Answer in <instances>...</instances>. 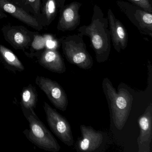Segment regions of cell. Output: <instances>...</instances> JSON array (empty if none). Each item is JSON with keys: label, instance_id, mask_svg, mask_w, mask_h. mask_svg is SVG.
<instances>
[{"label": "cell", "instance_id": "1", "mask_svg": "<svg viewBox=\"0 0 152 152\" xmlns=\"http://www.w3.org/2000/svg\"><path fill=\"white\" fill-rule=\"evenodd\" d=\"M108 27L107 18L104 17L100 7L95 5L91 23L80 26L78 29V35L89 38L91 48L99 63L105 62L110 56L111 39Z\"/></svg>", "mask_w": 152, "mask_h": 152}, {"label": "cell", "instance_id": "2", "mask_svg": "<svg viewBox=\"0 0 152 152\" xmlns=\"http://www.w3.org/2000/svg\"><path fill=\"white\" fill-rule=\"evenodd\" d=\"M103 91L107 100L115 126L119 130L122 129L129 118L133 100V96L125 88L118 91L107 77L102 82Z\"/></svg>", "mask_w": 152, "mask_h": 152}, {"label": "cell", "instance_id": "3", "mask_svg": "<svg viewBox=\"0 0 152 152\" xmlns=\"http://www.w3.org/2000/svg\"><path fill=\"white\" fill-rule=\"evenodd\" d=\"M22 111L29 122V129L23 132L26 138L41 149L50 152H58L61 148L60 145L36 115L34 110L22 108Z\"/></svg>", "mask_w": 152, "mask_h": 152}, {"label": "cell", "instance_id": "4", "mask_svg": "<svg viewBox=\"0 0 152 152\" xmlns=\"http://www.w3.org/2000/svg\"><path fill=\"white\" fill-rule=\"evenodd\" d=\"M63 53L70 64L84 70L93 66V60L88 52L82 37L80 35H68L59 39Z\"/></svg>", "mask_w": 152, "mask_h": 152}, {"label": "cell", "instance_id": "5", "mask_svg": "<svg viewBox=\"0 0 152 152\" xmlns=\"http://www.w3.org/2000/svg\"><path fill=\"white\" fill-rule=\"evenodd\" d=\"M116 5L140 33L152 37V13L121 0L117 1Z\"/></svg>", "mask_w": 152, "mask_h": 152}, {"label": "cell", "instance_id": "6", "mask_svg": "<svg viewBox=\"0 0 152 152\" xmlns=\"http://www.w3.org/2000/svg\"><path fill=\"white\" fill-rule=\"evenodd\" d=\"M43 108L48 124L53 133L66 145H73L74 140L72 129L67 120L47 102H44Z\"/></svg>", "mask_w": 152, "mask_h": 152}, {"label": "cell", "instance_id": "7", "mask_svg": "<svg viewBox=\"0 0 152 152\" xmlns=\"http://www.w3.org/2000/svg\"><path fill=\"white\" fill-rule=\"evenodd\" d=\"M35 83L55 107L62 111L66 110L68 104L67 95L58 83L49 78L39 75L36 77Z\"/></svg>", "mask_w": 152, "mask_h": 152}, {"label": "cell", "instance_id": "8", "mask_svg": "<svg viewBox=\"0 0 152 152\" xmlns=\"http://www.w3.org/2000/svg\"><path fill=\"white\" fill-rule=\"evenodd\" d=\"M4 39L14 49L24 52L29 49L35 34L23 26L7 25L1 29Z\"/></svg>", "mask_w": 152, "mask_h": 152}, {"label": "cell", "instance_id": "9", "mask_svg": "<svg viewBox=\"0 0 152 152\" xmlns=\"http://www.w3.org/2000/svg\"><path fill=\"white\" fill-rule=\"evenodd\" d=\"M0 10L38 31L44 28L38 18L29 13L14 0H0Z\"/></svg>", "mask_w": 152, "mask_h": 152}, {"label": "cell", "instance_id": "10", "mask_svg": "<svg viewBox=\"0 0 152 152\" xmlns=\"http://www.w3.org/2000/svg\"><path fill=\"white\" fill-rule=\"evenodd\" d=\"M140 134L137 138L138 152H150L152 139V103H150L138 119Z\"/></svg>", "mask_w": 152, "mask_h": 152}, {"label": "cell", "instance_id": "11", "mask_svg": "<svg viewBox=\"0 0 152 152\" xmlns=\"http://www.w3.org/2000/svg\"><path fill=\"white\" fill-rule=\"evenodd\" d=\"M82 137L76 142L78 152H94L99 148L104 139V132L94 129L92 127L82 124L80 126Z\"/></svg>", "mask_w": 152, "mask_h": 152}, {"label": "cell", "instance_id": "12", "mask_svg": "<svg viewBox=\"0 0 152 152\" xmlns=\"http://www.w3.org/2000/svg\"><path fill=\"white\" fill-rule=\"evenodd\" d=\"M82 4L73 1L64 6L59 11L60 16L57 28L61 31H72L76 29L80 23V15L79 10Z\"/></svg>", "mask_w": 152, "mask_h": 152}, {"label": "cell", "instance_id": "13", "mask_svg": "<svg viewBox=\"0 0 152 152\" xmlns=\"http://www.w3.org/2000/svg\"><path fill=\"white\" fill-rule=\"evenodd\" d=\"M107 19L113 46L120 53L127 48L129 39L128 32L121 21L115 17L111 9H108L107 11Z\"/></svg>", "mask_w": 152, "mask_h": 152}, {"label": "cell", "instance_id": "14", "mask_svg": "<svg viewBox=\"0 0 152 152\" xmlns=\"http://www.w3.org/2000/svg\"><path fill=\"white\" fill-rule=\"evenodd\" d=\"M35 57L39 64L49 71L58 74L66 71L64 59L55 48H46Z\"/></svg>", "mask_w": 152, "mask_h": 152}, {"label": "cell", "instance_id": "15", "mask_svg": "<svg viewBox=\"0 0 152 152\" xmlns=\"http://www.w3.org/2000/svg\"><path fill=\"white\" fill-rule=\"evenodd\" d=\"M0 60L8 69L15 72L24 71V66L14 52L5 46L0 44Z\"/></svg>", "mask_w": 152, "mask_h": 152}, {"label": "cell", "instance_id": "16", "mask_svg": "<svg viewBox=\"0 0 152 152\" xmlns=\"http://www.w3.org/2000/svg\"><path fill=\"white\" fill-rule=\"evenodd\" d=\"M58 8L56 0H47L42 3L39 20L43 27L48 26L56 18Z\"/></svg>", "mask_w": 152, "mask_h": 152}, {"label": "cell", "instance_id": "17", "mask_svg": "<svg viewBox=\"0 0 152 152\" xmlns=\"http://www.w3.org/2000/svg\"><path fill=\"white\" fill-rule=\"evenodd\" d=\"M38 102V93L35 87L29 84L23 88L21 94L22 108L34 110Z\"/></svg>", "mask_w": 152, "mask_h": 152}, {"label": "cell", "instance_id": "18", "mask_svg": "<svg viewBox=\"0 0 152 152\" xmlns=\"http://www.w3.org/2000/svg\"><path fill=\"white\" fill-rule=\"evenodd\" d=\"M29 13L38 18L40 15L42 1V0H14Z\"/></svg>", "mask_w": 152, "mask_h": 152}, {"label": "cell", "instance_id": "19", "mask_svg": "<svg viewBox=\"0 0 152 152\" xmlns=\"http://www.w3.org/2000/svg\"><path fill=\"white\" fill-rule=\"evenodd\" d=\"M46 42V39L43 36L39 35L38 33L36 34L29 48L30 49V53L26 54V56L31 58L36 56L45 49Z\"/></svg>", "mask_w": 152, "mask_h": 152}, {"label": "cell", "instance_id": "20", "mask_svg": "<svg viewBox=\"0 0 152 152\" xmlns=\"http://www.w3.org/2000/svg\"><path fill=\"white\" fill-rule=\"evenodd\" d=\"M147 12L152 13V0H128Z\"/></svg>", "mask_w": 152, "mask_h": 152}, {"label": "cell", "instance_id": "21", "mask_svg": "<svg viewBox=\"0 0 152 152\" xmlns=\"http://www.w3.org/2000/svg\"><path fill=\"white\" fill-rule=\"evenodd\" d=\"M66 0H56L57 4L58 9L59 11L62 10L63 7L64 6L65 2Z\"/></svg>", "mask_w": 152, "mask_h": 152}, {"label": "cell", "instance_id": "22", "mask_svg": "<svg viewBox=\"0 0 152 152\" xmlns=\"http://www.w3.org/2000/svg\"><path fill=\"white\" fill-rule=\"evenodd\" d=\"M7 17V15H6V13L2 11L1 10H0V20Z\"/></svg>", "mask_w": 152, "mask_h": 152}, {"label": "cell", "instance_id": "23", "mask_svg": "<svg viewBox=\"0 0 152 152\" xmlns=\"http://www.w3.org/2000/svg\"><path fill=\"white\" fill-rule=\"evenodd\" d=\"M47 0H42V3H44V2L46 1Z\"/></svg>", "mask_w": 152, "mask_h": 152}]
</instances>
